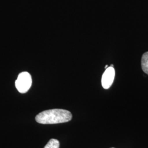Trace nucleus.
<instances>
[{
  "label": "nucleus",
  "instance_id": "nucleus-4",
  "mask_svg": "<svg viewBox=\"0 0 148 148\" xmlns=\"http://www.w3.org/2000/svg\"><path fill=\"white\" fill-rule=\"evenodd\" d=\"M141 64L143 71L148 75V52L143 54L141 60Z\"/></svg>",
  "mask_w": 148,
  "mask_h": 148
},
{
  "label": "nucleus",
  "instance_id": "nucleus-3",
  "mask_svg": "<svg viewBox=\"0 0 148 148\" xmlns=\"http://www.w3.org/2000/svg\"><path fill=\"white\" fill-rule=\"evenodd\" d=\"M115 76V69L112 67H108L106 69L101 77V85L104 89H109L112 84Z\"/></svg>",
  "mask_w": 148,
  "mask_h": 148
},
{
  "label": "nucleus",
  "instance_id": "nucleus-5",
  "mask_svg": "<svg viewBox=\"0 0 148 148\" xmlns=\"http://www.w3.org/2000/svg\"><path fill=\"white\" fill-rule=\"evenodd\" d=\"M60 143L57 139H51L44 148H59Z\"/></svg>",
  "mask_w": 148,
  "mask_h": 148
},
{
  "label": "nucleus",
  "instance_id": "nucleus-6",
  "mask_svg": "<svg viewBox=\"0 0 148 148\" xmlns=\"http://www.w3.org/2000/svg\"><path fill=\"white\" fill-rule=\"evenodd\" d=\"M108 68V65H106V66H105V69H106Z\"/></svg>",
  "mask_w": 148,
  "mask_h": 148
},
{
  "label": "nucleus",
  "instance_id": "nucleus-7",
  "mask_svg": "<svg viewBox=\"0 0 148 148\" xmlns=\"http://www.w3.org/2000/svg\"></svg>",
  "mask_w": 148,
  "mask_h": 148
},
{
  "label": "nucleus",
  "instance_id": "nucleus-1",
  "mask_svg": "<svg viewBox=\"0 0 148 148\" xmlns=\"http://www.w3.org/2000/svg\"><path fill=\"white\" fill-rule=\"evenodd\" d=\"M71 113L66 110L54 109L42 111L35 117L41 124H57L70 121L72 119Z\"/></svg>",
  "mask_w": 148,
  "mask_h": 148
},
{
  "label": "nucleus",
  "instance_id": "nucleus-2",
  "mask_svg": "<svg viewBox=\"0 0 148 148\" xmlns=\"http://www.w3.org/2000/svg\"><path fill=\"white\" fill-rule=\"evenodd\" d=\"M32 85V76L27 72H22L18 75L16 81V88L21 93H25L30 88Z\"/></svg>",
  "mask_w": 148,
  "mask_h": 148
}]
</instances>
